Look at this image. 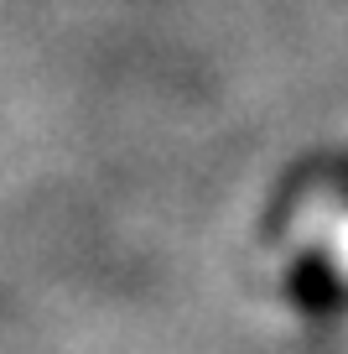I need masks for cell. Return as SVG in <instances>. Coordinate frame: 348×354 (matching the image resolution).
<instances>
[{
  "instance_id": "6da1fadb",
  "label": "cell",
  "mask_w": 348,
  "mask_h": 354,
  "mask_svg": "<svg viewBox=\"0 0 348 354\" xmlns=\"http://www.w3.org/2000/svg\"><path fill=\"white\" fill-rule=\"evenodd\" d=\"M286 292H291L296 308L317 313V318L348 308V281L333 271L327 250H302V255H296V261H291V277H286Z\"/></svg>"
}]
</instances>
